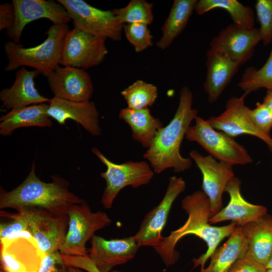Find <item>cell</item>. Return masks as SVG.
I'll list each match as a JSON object with an SVG mask.
<instances>
[{
    "label": "cell",
    "mask_w": 272,
    "mask_h": 272,
    "mask_svg": "<svg viewBox=\"0 0 272 272\" xmlns=\"http://www.w3.org/2000/svg\"><path fill=\"white\" fill-rule=\"evenodd\" d=\"M181 206L188 215L187 220L181 227L164 237L161 243L154 249L166 266L173 265L179 257V253L175 250L178 242L186 235H195L202 239L208 246L204 254L193 259L194 267L200 266L202 270L220 243L225 238L230 237L238 226L232 222L223 226L211 225V203L203 191L197 190L186 196L182 200Z\"/></svg>",
    "instance_id": "obj_1"
},
{
    "label": "cell",
    "mask_w": 272,
    "mask_h": 272,
    "mask_svg": "<svg viewBox=\"0 0 272 272\" xmlns=\"http://www.w3.org/2000/svg\"><path fill=\"white\" fill-rule=\"evenodd\" d=\"M52 181L45 182L36 174L35 163L23 182L10 191L0 189V209L12 208L18 213L47 212L55 214L67 213L74 205L85 202L71 192L67 181L52 176Z\"/></svg>",
    "instance_id": "obj_2"
},
{
    "label": "cell",
    "mask_w": 272,
    "mask_h": 272,
    "mask_svg": "<svg viewBox=\"0 0 272 272\" xmlns=\"http://www.w3.org/2000/svg\"><path fill=\"white\" fill-rule=\"evenodd\" d=\"M193 95L190 89L183 86L179 92V104L170 122L163 127L144 154L154 172L159 174L172 168L182 172L190 168L192 160L180 154V146L191 122L198 111L192 108Z\"/></svg>",
    "instance_id": "obj_3"
},
{
    "label": "cell",
    "mask_w": 272,
    "mask_h": 272,
    "mask_svg": "<svg viewBox=\"0 0 272 272\" xmlns=\"http://www.w3.org/2000/svg\"><path fill=\"white\" fill-rule=\"evenodd\" d=\"M69 30L67 24H53L48 29L45 40L34 47L26 48L11 40L5 43L8 59L5 71L29 66L47 77L59 65L62 44Z\"/></svg>",
    "instance_id": "obj_4"
},
{
    "label": "cell",
    "mask_w": 272,
    "mask_h": 272,
    "mask_svg": "<svg viewBox=\"0 0 272 272\" xmlns=\"http://www.w3.org/2000/svg\"><path fill=\"white\" fill-rule=\"evenodd\" d=\"M188 128L185 138L195 142L216 160L232 166L247 165L253 159L246 149L234 138L215 129L207 119L197 116Z\"/></svg>",
    "instance_id": "obj_5"
},
{
    "label": "cell",
    "mask_w": 272,
    "mask_h": 272,
    "mask_svg": "<svg viewBox=\"0 0 272 272\" xmlns=\"http://www.w3.org/2000/svg\"><path fill=\"white\" fill-rule=\"evenodd\" d=\"M91 151L106 167V170L100 173L106 181L101 199L105 209L111 208L114 199L124 187L137 188L146 185L153 177L154 171L145 161L117 164L109 160L97 148L94 147Z\"/></svg>",
    "instance_id": "obj_6"
},
{
    "label": "cell",
    "mask_w": 272,
    "mask_h": 272,
    "mask_svg": "<svg viewBox=\"0 0 272 272\" xmlns=\"http://www.w3.org/2000/svg\"><path fill=\"white\" fill-rule=\"evenodd\" d=\"M67 214L69 229L60 252L65 255L88 257L86 242L96 231L109 226L112 221L104 212H93L85 201L71 206Z\"/></svg>",
    "instance_id": "obj_7"
},
{
    "label": "cell",
    "mask_w": 272,
    "mask_h": 272,
    "mask_svg": "<svg viewBox=\"0 0 272 272\" xmlns=\"http://www.w3.org/2000/svg\"><path fill=\"white\" fill-rule=\"evenodd\" d=\"M66 9L74 27L92 36L114 41L121 39L123 24L112 11L102 10L83 0H57Z\"/></svg>",
    "instance_id": "obj_8"
},
{
    "label": "cell",
    "mask_w": 272,
    "mask_h": 272,
    "mask_svg": "<svg viewBox=\"0 0 272 272\" xmlns=\"http://www.w3.org/2000/svg\"><path fill=\"white\" fill-rule=\"evenodd\" d=\"M1 241V272H38L46 254L27 230Z\"/></svg>",
    "instance_id": "obj_9"
},
{
    "label": "cell",
    "mask_w": 272,
    "mask_h": 272,
    "mask_svg": "<svg viewBox=\"0 0 272 272\" xmlns=\"http://www.w3.org/2000/svg\"><path fill=\"white\" fill-rule=\"evenodd\" d=\"M105 41L74 27L63 40L59 64L84 70L100 64L108 53Z\"/></svg>",
    "instance_id": "obj_10"
},
{
    "label": "cell",
    "mask_w": 272,
    "mask_h": 272,
    "mask_svg": "<svg viewBox=\"0 0 272 272\" xmlns=\"http://www.w3.org/2000/svg\"><path fill=\"white\" fill-rule=\"evenodd\" d=\"M186 188L181 177L175 176L169 178L165 194L161 202L145 216L137 233L134 235L140 247L158 246L164 239L162 230L166 225L172 205Z\"/></svg>",
    "instance_id": "obj_11"
},
{
    "label": "cell",
    "mask_w": 272,
    "mask_h": 272,
    "mask_svg": "<svg viewBox=\"0 0 272 272\" xmlns=\"http://www.w3.org/2000/svg\"><path fill=\"white\" fill-rule=\"evenodd\" d=\"M261 41L259 28L247 29L232 23L212 38L209 45L210 49L241 66L252 57L256 46Z\"/></svg>",
    "instance_id": "obj_12"
},
{
    "label": "cell",
    "mask_w": 272,
    "mask_h": 272,
    "mask_svg": "<svg viewBox=\"0 0 272 272\" xmlns=\"http://www.w3.org/2000/svg\"><path fill=\"white\" fill-rule=\"evenodd\" d=\"M189 156L202 174V188L210 200L212 217L222 209L223 194L229 182L235 177L233 166L194 150Z\"/></svg>",
    "instance_id": "obj_13"
},
{
    "label": "cell",
    "mask_w": 272,
    "mask_h": 272,
    "mask_svg": "<svg viewBox=\"0 0 272 272\" xmlns=\"http://www.w3.org/2000/svg\"><path fill=\"white\" fill-rule=\"evenodd\" d=\"M248 94L244 93L239 97L229 98L226 104L225 110L217 116L207 119L215 129L235 138L243 134L255 137L267 146L272 152V138L258 130L251 121L248 114L249 108L244 100Z\"/></svg>",
    "instance_id": "obj_14"
},
{
    "label": "cell",
    "mask_w": 272,
    "mask_h": 272,
    "mask_svg": "<svg viewBox=\"0 0 272 272\" xmlns=\"http://www.w3.org/2000/svg\"><path fill=\"white\" fill-rule=\"evenodd\" d=\"M15 23L7 31L11 41L19 43L25 26L34 21L46 19L53 24H66L71 20L64 7L57 1L46 0H13Z\"/></svg>",
    "instance_id": "obj_15"
},
{
    "label": "cell",
    "mask_w": 272,
    "mask_h": 272,
    "mask_svg": "<svg viewBox=\"0 0 272 272\" xmlns=\"http://www.w3.org/2000/svg\"><path fill=\"white\" fill-rule=\"evenodd\" d=\"M24 214L29 223L27 231L32 235L41 250L45 254L60 251L69 229L67 213L39 212Z\"/></svg>",
    "instance_id": "obj_16"
},
{
    "label": "cell",
    "mask_w": 272,
    "mask_h": 272,
    "mask_svg": "<svg viewBox=\"0 0 272 272\" xmlns=\"http://www.w3.org/2000/svg\"><path fill=\"white\" fill-rule=\"evenodd\" d=\"M90 244L88 257L100 272H109L114 267L126 263L140 247L134 236L106 240L94 235Z\"/></svg>",
    "instance_id": "obj_17"
},
{
    "label": "cell",
    "mask_w": 272,
    "mask_h": 272,
    "mask_svg": "<svg viewBox=\"0 0 272 272\" xmlns=\"http://www.w3.org/2000/svg\"><path fill=\"white\" fill-rule=\"evenodd\" d=\"M54 97L75 102L89 101L93 92L91 78L84 69L58 65L47 77Z\"/></svg>",
    "instance_id": "obj_18"
},
{
    "label": "cell",
    "mask_w": 272,
    "mask_h": 272,
    "mask_svg": "<svg viewBox=\"0 0 272 272\" xmlns=\"http://www.w3.org/2000/svg\"><path fill=\"white\" fill-rule=\"evenodd\" d=\"M47 113L59 124H64L67 119L80 124L92 136L101 134L99 114L94 102H75L53 97L48 103Z\"/></svg>",
    "instance_id": "obj_19"
},
{
    "label": "cell",
    "mask_w": 272,
    "mask_h": 272,
    "mask_svg": "<svg viewBox=\"0 0 272 272\" xmlns=\"http://www.w3.org/2000/svg\"><path fill=\"white\" fill-rule=\"evenodd\" d=\"M241 183L235 176L229 182L225 192L228 193L230 200L225 208L210 219V224L231 221L238 226H242L267 214L265 206L251 203L243 198L240 191Z\"/></svg>",
    "instance_id": "obj_20"
},
{
    "label": "cell",
    "mask_w": 272,
    "mask_h": 272,
    "mask_svg": "<svg viewBox=\"0 0 272 272\" xmlns=\"http://www.w3.org/2000/svg\"><path fill=\"white\" fill-rule=\"evenodd\" d=\"M39 73L25 67L18 70L13 84L0 92V100L6 109H18L49 102L50 99L41 95L35 87V79Z\"/></svg>",
    "instance_id": "obj_21"
},
{
    "label": "cell",
    "mask_w": 272,
    "mask_h": 272,
    "mask_svg": "<svg viewBox=\"0 0 272 272\" xmlns=\"http://www.w3.org/2000/svg\"><path fill=\"white\" fill-rule=\"evenodd\" d=\"M207 75L203 89L210 104L216 102L238 72L240 65L210 48L206 53Z\"/></svg>",
    "instance_id": "obj_22"
},
{
    "label": "cell",
    "mask_w": 272,
    "mask_h": 272,
    "mask_svg": "<svg viewBox=\"0 0 272 272\" xmlns=\"http://www.w3.org/2000/svg\"><path fill=\"white\" fill-rule=\"evenodd\" d=\"M240 227L247 243L248 253L265 265L272 254V216L266 214Z\"/></svg>",
    "instance_id": "obj_23"
},
{
    "label": "cell",
    "mask_w": 272,
    "mask_h": 272,
    "mask_svg": "<svg viewBox=\"0 0 272 272\" xmlns=\"http://www.w3.org/2000/svg\"><path fill=\"white\" fill-rule=\"evenodd\" d=\"M48 108V104L44 103L12 109L0 118V134L9 136L21 127H51L52 122L47 113Z\"/></svg>",
    "instance_id": "obj_24"
},
{
    "label": "cell",
    "mask_w": 272,
    "mask_h": 272,
    "mask_svg": "<svg viewBox=\"0 0 272 272\" xmlns=\"http://www.w3.org/2000/svg\"><path fill=\"white\" fill-rule=\"evenodd\" d=\"M118 117L129 125L133 140L149 149L160 130L164 127L158 118L154 117L149 108L133 109L122 108Z\"/></svg>",
    "instance_id": "obj_25"
},
{
    "label": "cell",
    "mask_w": 272,
    "mask_h": 272,
    "mask_svg": "<svg viewBox=\"0 0 272 272\" xmlns=\"http://www.w3.org/2000/svg\"><path fill=\"white\" fill-rule=\"evenodd\" d=\"M248 250L242 228L238 226L227 241L211 255L209 265L200 272H227Z\"/></svg>",
    "instance_id": "obj_26"
},
{
    "label": "cell",
    "mask_w": 272,
    "mask_h": 272,
    "mask_svg": "<svg viewBox=\"0 0 272 272\" xmlns=\"http://www.w3.org/2000/svg\"><path fill=\"white\" fill-rule=\"evenodd\" d=\"M196 0H175L169 15L162 27V35L157 41V47L164 50L184 30L193 11Z\"/></svg>",
    "instance_id": "obj_27"
},
{
    "label": "cell",
    "mask_w": 272,
    "mask_h": 272,
    "mask_svg": "<svg viewBox=\"0 0 272 272\" xmlns=\"http://www.w3.org/2000/svg\"><path fill=\"white\" fill-rule=\"evenodd\" d=\"M216 8L226 10L235 25L247 29L254 28L255 15L253 9L236 0L198 1L194 11L197 14L201 15Z\"/></svg>",
    "instance_id": "obj_28"
},
{
    "label": "cell",
    "mask_w": 272,
    "mask_h": 272,
    "mask_svg": "<svg viewBox=\"0 0 272 272\" xmlns=\"http://www.w3.org/2000/svg\"><path fill=\"white\" fill-rule=\"evenodd\" d=\"M237 85L247 94L261 88L272 90V47L264 65L258 70L254 66L247 68Z\"/></svg>",
    "instance_id": "obj_29"
},
{
    "label": "cell",
    "mask_w": 272,
    "mask_h": 272,
    "mask_svg": "<svg viewBox=\"0 0 272 272\" xmlns=\"http://www.w3.org/2000/svg\"><path fill=\"white\" fill-rule=\"evenodd\" d=\"M127 107L133 109L149 108L158 96L156 86L142 80H137L121 92Z\"/></svg>",
    "instance_id": "obj_30"
},
{
    "label": "cell",
    "mask_w": 272,
    "mask_h": 272,
    "mask_svg": "<svg viewBox=\"0 0 272 272\" xmlns=\"http://www.w3.org/2000/svg\"><path fill=\"white\" fill-rule=\"evenodd\" d=\"M153 5L145 0H131L125 7L112 11L122 24L141 23L151 24L154 20Z\"/></svg>",
    "instance_id": "obj_31"
},
{
    "label": "cell",
    "mask_w": 272,
    "mask_h": 272,
    "mask_svg": "<svg viewBox=\"0 0 272 272\" xmlns=\"http://www.w3.org/2000/svg\"><path fill=\"white\" fill-rule=\"evenodd\" d=\"M125 36L137 52L143 51L153 45V36L148 25L141 23L123 25Z\"/></svg>",
    "instance_id": "obj_32"
},
{
    "label": "cell",
    "mask_w": 272,
    "mask_h": 272,
    "mask_svg": "<svg viewBox=\"0 0 272 272\" xmlns=\"http://www.w3.org/2000/svg\"><path fill=\"white\" fill-rule=\"evenodd\" d=\"M255 8L261 41L266 46L272 41V0H257Z\"/></svg>",
    "instance_id": "obj_33"
},
{
    "label": "cell",
    "mask_w": 272,
    "mask_h": 272,
    "mask_svg": "<svg viewBox=\"0 0 272 272\" xmlns=\"http://www.w3.org/2000/svg\"><path fill=\"white\" fill-rule=\"evenodd\" d=\"M249 116L255 127L265 135L270 136L272 111L262 102H257L253 109H249Z\"/></svg>",
    "instance_id": "obj_34"
},
{
    "label": "cell",
    "mask_w": 272,
    "mask_h": 272,
    "mask_svg": "<svg viewBox=\"0 0 272 272\" xmlns=\"http://www.w3.org/2000/svg\"><path fill=\"white\" fill-rule=\"evenodd\" d=\"M12 220L7 223H1L0 225V240L6 238L11 234L27 230L29 223L27 216L24 213H18L16 214H8Z\"/></svg>",
    "instance_id": "obj_35"
},
{
    "label": "cell",
    "mask_w": 272,
    "mask_h": 272,
    "mask_svg": "<svg viewBox=\"0 0 272 272\" xmlns=\"http://www.w3.org/2000/svg\"><path fill=\"white\" fill-rule=\"evenodd\" d=\"M266 270L265 265L255 260L247 250L227 272H266Z\"/></svg>",
    "instance_id": "obj_36"
},
{
    "label": "cell",
    "mask_w": 272,
    "mask_h": 272,
    "mask_svg": "<svg viewBox=\"0 0 272 272\" xmlns=\"http://www.w3.org/2000/svg\"><path fill=\"white\" fill-rule=\"evenodd\" d=\"M59 251L46 254L38 272H68Z\"/></svg>",
    "instance_id": "obj_37"
},
{
    "label": "cell",
    "mask_w": 272,
    "mask_h": 272,
    "mask_svg": "<svg viewBox=\"0 0 272 272\" xmlns=\"http://www.w3.org/2000/svg\"><path fill=\"white\" fill-rule=\"evenodd\" d=\"M64 262L69 266L81 268L87 272H100L88 257L69 255L61 254ZM109 272H121L111 270Z\"/></svg>",
    "instance_id": "obj_38"
},
{
    "label": "cell",
    "mask_w": 272,
    "mask_h": 272,
    "mask_svg": "<svg viewBox=\"0 0 272 272\" xmlns=\"http://www.w3.org/2000/svg\"><path fill=\"white\" fill-rule=\"evenodd\" d=\"M15 11L11 3H4L0 5V30H10L15 23Z\"/></svg>",
    "instance_id": "obj_39"
},
{
    "label": "cell",
    "mask_w": 272,
    "mask_h": 272,
    "mask_svg": "<svg viewBox=\"0 0 272 272\" xmlns=\"http://www.w3.org/2000/svg\"><path fill=\"white\" fill-rule=\"evenodd\" d=\"M262 103L266 105L272 111V90H267Z\"/></svg>",
    "instance_id": "obj_40"
},
{
    "label": "cell",
    "mask_w": 272,
    "mask_h": 272,
    "mask_svg": "<svg viewBox=\"0 0 272 272\" xmlns=\"http://www.w3.org/2000/svg\"><path fill=\"white\" fill-rule=\"evenodd\" d=\"M68 272H84L83 269L72 266H67Z\"/></svg>",
    "instance_id": "obj_41"
},
{
    "label": "cell",
    "mask_w": 272,
    "mask_h": 272,
    "mask_svg": "<svg viewBox=\"0 0 272 272\" xmlns=\"http://www.w3.org/2000/svg\"><path fill=\"white\" fill-rule=\"evenodd\" d=\"M265 266L266 269H272V254Z\"/></svg>",
    "instance_id": "obj_42"
},
{
    "label": "cell",
    "mask_w": 272,
    "mask_h": 272,
    "mask_svg": "<svg viewBox=\"0 0 272 272\" xmlns=\"http://www.w3.org/2000/svg\"><path fill=\"white\" fill-rule=\"evenodd\" d=\"M266 272H272V269H267Z\"/></svg>",
    "instance_id": "obj_43"
},
{
    "label": "cell",
    "mask_w": 272,
    "mask_h": 272,
    "mask_svg": "<svg viewBox=\"0 0 272 272\" xmlns=\"http://www.w3.org/2000/svg\"><path fill=\"white\" fill-rule=\"evenodd\" d=\"M1 272V271H0Z\"/></svg>",
    "instance_id": "obj_44"
}]
</instances>
